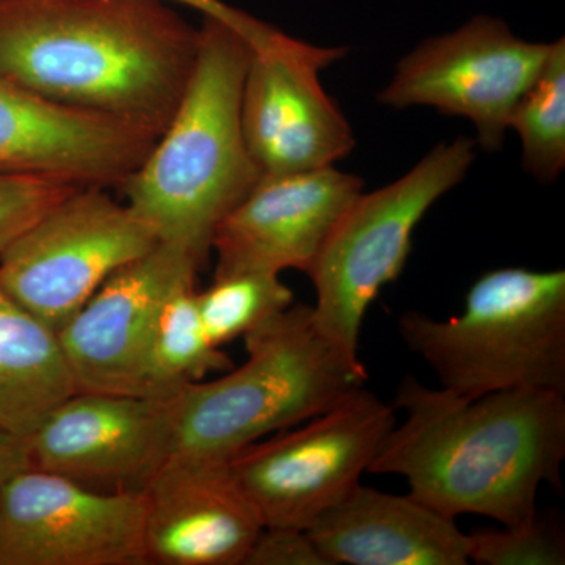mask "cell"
<instances>
[{
  "label": "cell",
  "mask_w": 565,
  "mask_h": 565,
  "mask_svg": "<svg viewBox=\"0 0 565 565\" xmlns=\"http://www.w3.org/2000/svg\"><path fill=\"white\" fill-rule=\"evenodd\" d=\"M143 493L22 468L0 487V565H147Z\"/></svg>",
  "instance_id": "8fae6325"
},
{
  "label": "cell",
  "mask_w": 565,
  "mask_h": 565,
  "mask_svg": "<svg viewBox=\"0 0 565 565\" xmlns=\"http://www.w3.org/2000/svg\"><path fill=\"white\" fill-rule=\"evenodd\" d=\"M363 192L362 178L333 167L262 177L212 237L214 277L310 273L334 226Z\"/></svg>",
  "instance_id": "5bb4252c"
},
{
  "label": "cell",
  "mask_w": 565,
  "mask_h": 565,
  "mask_svg": "<svg viewBox=\"0 0 565 565\" xmlns=\"http://www.w3.org/2000/svg\"><path fill=\"white\" fill-rule=\"evenodd\" d=\"M244 565H329L307 530L264 526Z\"/></svg>",
  "instance_id": "cb8c5ba5"
},
{
  "label": "cell",
  "mask_w": 565,
  "mask_h": 565,
  "mask_svg": "<svg viewBox=\"0 0 565 565\" xmlns=\"http://www.w3.org/2000/svg\"><path fill=\"white\" fill-rule=\"evenodd\" d=\"M250 46L241 121L262 177L310 172L344 159L355 137L321 84V71L343 58L344 47L316 46L269 24Z\"/></svg>",
  "instance_id": "30bf717a"
},
{
  "label": "cell",
  "mask_w": 565,
  "mask_h": 565,
  "mask_svg": "<svg viewBox=\"0 0 565 565\" xmlns=\"http://www.w3.org/2000/svg\"><path fill=\"white\" fill-rule=\"evenodd\" d=\"M161 243L104 188H79L0 253V286L55 332L111 274Z\"/></svg>",
  "instance_id": "ba28073f"
},
{
  "label": "cell",
  "mask_w": 565,
  "mask_h": 565,
  "mask_svg": "<svg viewBox=\"0 0 565 565\" xmlns=\"http://www.w3.org/2000/svg\"><path fill=\"white\" fill-rule=\"evenodd\" d=\"M397 332L457 396L525 388L565 394L563 269L489 270L468 289L462 315L405 311Z\"/></svg>",
  "instance_id": "5b68a950"
},
{
  "label": "cell",
  "mask_w": 565,
  "mask_h": 565,
  "mask_svg": "<svg viewBox=\"0 0 565 565\" xmlns=\"http://www.w3.org/2000/svg\"><path fill=\"white\" fill-rule=\"evenodd\" d=\"M74 393L58 333L0 286V429L28 440Z\"/></svg>",
  "instance_id": "ac0fdd59"
},
{
  "label": "cell",
  "mask_w": 565,
  "mask_h": 565,
  "mask_svg": "<svg viewBox=\"0 0 565 565\" xmlns=\"http://www.w3.org/2000/svg\"><path fill=\"white\" fill-rule=\"evenodd\" d=\"M200 266L169 243L110 275L58 332L77 392H148V352L163 300Z\"/></svg>",
  "instance_id": "4fadbf2b"
},
{
  "label": "cell",
  "mask_w": 565,
  "mask_h": 565,
  "mask_svg": "<svg viewBox=\"0 0 565 565\" xmlns=\"http://www.w3.org/2000/svg\"><path fill=\"white\" fill-rule=\"evenodd\" d=\"M476 140L441 141L411 172L385 188L360 193L334 226L311 267L313 322L353 363L367 308L403 274L412 237L427 211L455 189L475 162Z\"/></svg>",
  "instance_id": "8992f818"
},
{
  "label": "cell",
  "mask_w": 565,
  "mask_h": 565,
  "mask_svg": "<svg viewBox=\"0 0 565 565\" xmlns=\"http://www.w3.org/2000/svg\"><path fill=\"white\" fill-rule=\"evenodd\" d=\"M394 412L356 386L329 411L234 455L230 471L263 526L307 530L360 484Z\"/></svg>",
  "instance_id": "52a82bcc"
},
{
  "label": "cell",
  "mask_w": 565,
  "mask_h": 565,
  "mask_svg": "<svg viewBox=\"0 0 565 565\" xmlns=\"http://www.w3.org/2000/svg\"><path fill=\"white\" fill-rule=\"evenodd\" d=\"M162 2L181 3V6L189 7V9L200 11L203 18L206 17L225 22L234 31L243 33L248 41L255 39L263 31L264 25H266L263 21L256 20V18L244 13V11L234 9V7L222 2V0H162Z\"/></svg>",
  "instance_id": "d4e9b609"
},
{
  "label": "cell",
  "mask_w": 565,
  "mask_h": 565,
  "mask_svg": "<svg viewBox=\"0 0 565 565\" xmlns=\"http://www.w3.org/2000/svg\"><path fill=\"white\" fill-rule=\"evenodd\" d=\"M250 41L204 17L200 46L172 120L120 189L161 243L200 267L223 218L262 173L245 145L241 102Z\"/></svg>",
  "instance_id": "3957f363"
},
{
  "label": "cell",
  "mask_w": 565,
  "mask_h": 565,
  "mask_svg": "<svg viewBox=\"0 0 565 565\" xmlns=\"http://www.w3.org/2000/svg\"><path fill=\"white\" fill-rule=\"evenodd\" d=\"M154 141L131 126L66 109L0 79V173L120 188Z\"/></svg>",
  "instance_id": "9a60e30c"
},
{
  "label": "cell",
  "mask_w": 565,
  "mask_h": 565,
  "mask_svg": "<svg viewBox=\"0 0 565 565\" xmlns=\"http://www.w3.org/2000/svg\"><path fill=\"white\" fill-rule=\"evenodd\" d=\"M199 46L200 29L162 0H0V79L156 139Z\"/></svg>",
  "instance_id": "6da1fadb"
},
{
  "label": "cell",
  "mask_w": 565,
  "mask_h": 565,
  "mask_svg": "<svg viewBox=\"0 0 565 565\" xmlns=\"http://www.w3.org/2000/svg\"><path fill=\"white\" fill-rule=\"evenodd\" d=\"M329 565H465L468 534L415 500L359 484L307 527Z\"/></svg>",
  "instance_id": "e0dca14e"
},
{
  "label": "cell",
  "mask_w": 565,
  "mask_h": 565,
  "mask_svg": "<svg viewBox=\"0 0 565 565\" xmlns=\"http://www.w3.org/2000/svg\"><path fill=\"white\" fill-rule=\"evenodd\" d=\"M247 360L210 382L170 394L172 456L228 462L244 448L315 418L367 381L313 322L311 305L245 334Z\"/></svg>",
  "instance_id": "277c9868"
},
{
  "label": "cell",
  "mask_w": 565,
  "mask_h": 565,
  "mask_svg": "<svg viewBox=\"0 0 565 565\" xmlns=\"http://www.w3.org/2000/svg\"><path fill=\"white\" fill-rule=\"evenodd\" d=\"M79 188L50 178L0 173V253Z\"/></svg>",
  "instance_id": "603a6c76"
},
{
  "label": "cell",
  "mask_w": 565,
  "mask_h": 565,
  "mask_svg": "<svg viewBox=\"0 0 565 565\" xmlns=\"http://www.w3.org/2000/svg\"><path fill=\"white\" fill-rule=\"evenodd\" d=\"M550 51L552 43L519 39L500 18L478 14L408 52L379 102L467 118L478 134L476 143L497 151L512 111L544 70Z\"/></svg>",
  "instance_id": "9c48e42d"
},
{
  "label": "cell",
  "mask_w": 565,
  "mask_h": 565,
  "mask_svg": "<svg viewBox=\"0 0 565 565\" xmlns=\"http://www.w3.org/2000/svg\"><path fill=\"white\" fill-rule=\"evenodd\" d=\"M196 302L207 337L222 348L288 310L294 292L278 274L239 273L214 277Z\"/></svg>",
  "instance_id": "44dd1931"
},
{
  "label": "cell",
  "mask_w": 565,
  "mask_h": 565,
  "mask_svg": "<svg viewBox=\"0 0 565 565\" xmlns=\"http://www.w3.org/2000/svg\"><path fill=\"white\" fill-rule=\"evenodd\" d=\"M392 405L404 422L367 473L403 476L408 494L441 514L515 525L537 514L542 486H563L564 393L509 390L468 399L407 375Z\"/></svg>",
  "instance_id": "7a4b0ae2"
},
{
  "label": "cell",
  "mask_w": 565,
  "mask_h": 565,
  "mask_svg": "<svg viewBox=\"0 0 565 565\" xmlns=\"http://www.w3.org/2000/svg\"><path fill=\"white\" fill-rule=\"evenodd\" d=\"M25 441L32 467L102 492L143 493L172 457L170 396L77 392Z\"/></svg>",
  "instance_id": "7c38bea8"
},
{
  "label": "cell",
  "mask_w": 565,
  "mask_h": 565,
  "mask_svg": "<svg viewBox=\"0 0 565 565\" xmlns=\"http://www.w3.org/2000/svg\"><path fill=\"white\" fill-rule=\"evenodd\" d=\"M468 559L479 565H563L564 535L535 514L515 525L468 534Z\"/></svg>",
  "instance_id": "7402d4cb"
},
{
  "label": "cell",
  "mask_w": 565,
  "mask_h": 565,
  "mask_svg": "<svg viewBox=\"0 0 565 565\" xmlns=\"http://www.w3.org/2000/svg\"><path fill=\"white\" fill-rule=\"evenodd\" d=\"M234 363L228 353L207 337L195 280L182 281L163 300L148 352V392L170 396L182 386L204 381L212 373H226Z\"/></svg>",
  "instance_id": "d6986e66"
},
{
  "label": "cell",
  "mask_w": 565,
  "mask_h": 565,
  "mask_svg": "<svg viewBox=\"0 0 565 565\" xmlns=\"http://www.w3.org/2000/svg\"><path fill=\"white\" fill-rule=\"evenodd\" d=\"M31 465L28 441L0 429V487L11 475Z\"/></svg>",
  "instance_id": "484cf974"
},
{
  "label": "cell",
  "mask_w": 565,
  "mask_h": 565,
  "mask_svg": "<svg viewBox=\"0 0 565 565\" xmlns=\"http://www.w3.org/2000/svg\"><path fill=\"white\" fill-rule=\"evenodd\" d=\"M509 129L522 143V166L539 182H553L565 167V41H553L544 70L516 104Z\"/></svg>",
  "instance_id": "ffe728a7"
},
{
  "label": "cell",
  "mask_w": 565,
  "mask_h": 565,
  "mask_svg": "<svg viewBox=\"0 0 565 565\" xmlns=\"http://www.w3.org/2000/svg\"><path fill=\"white\" fill-rule=\"evenodd\" d=\"M143 498L147 564L244 565L264 527L228 462L172 456Z\"/></svg>",
  "instance_id": "2e32d148"
}]
</instances>
